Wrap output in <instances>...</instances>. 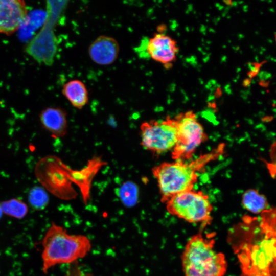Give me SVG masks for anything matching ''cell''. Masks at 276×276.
<instances>
[{"mask_svg":"<svg viewBox=\"0 0 276 276\" xmlns=\"http://www.w3.org/2000/svg\"><path fill=\"white\" fill-rule=\"evenodd\" d=\"M62 93L71 104L78 109L82 108L88 101V93L85 84L78 79L65 83Z\"/></svg>","mask_w":276,"mask_h":276,"instance_id":"12","label":"cell"},{"mask_svg":"<svg viewBox=\"0 0 276 276\" xmlns=\"http://www.w3.org/2000/svg\"><path fill=\"white\" fill-rule=\"evenodd\" d=\"M147 52L151 59L167 67L175 60L178 48L170 36L155 33L149 39Z\"/></svg>","mask_w":276,"mask_h":276,"instance_id":"9","label":"cell"},{"mask_svg":"<svg viewBox=\"0 0 276 276\" xmlns=\"http://www.w3.org/2000/svg\"><path fill=\"white\" fill-rule=\"evenodd\" d=\"M0 204L3 213L11 217L21 218L28 212L27 205L18 199L13 198L4 201Z\"/></svg>","mask_w":276,"mask_h":276,"instance_id":"14","label":"cell"},{"mask_svg":"<svg viewBox=\"0 0 276 276\" xmlns=\"http://www.w3.org/2000/svg\"><path fill=\"white\" fill-rule=\"evenodd\" d=\"M242 202L245 209L255 214L261 213L268 207L266 197L253 189H248L244 193Z\"/></svg>","mask_w":276,"mask_h":276,"instance_id":"13","label":"cell"},{"mask_svg":"<svg viewBox=\"0 0 276 276\" xmlns=\"http://www.w3.org/2000/svg\"><path fill=\"white\" fill-rule=\"evenodd\" d=\"M42 270L57 264L72 263L84 257L91 248L89 239L84 235H70L62 227L53 224L42 240Z\"/></svg>","mask_w":276,"mask_h":276,"instance_id":"3","label":"cell"},{"mask_svg":"<svg viewBox=\"0 0 276 276\" xmlns=\"http://www.w3.org/2000/svg\"><path fill=\"white\" fill-rule=\"evenodd\" d=\"M2 213H3V212H2L1 206V204H0V218H1Z\"/></svg>","mask_w":276,"mask_h":276,"instance_id":"17","label":"cell"},{"mask_svg":"<svg viewBox=\"0 0 276 276\" xmlns=\"http://www.w3.org/2000/svg\"><path fill=\"white\" fill-rule=\"evenodd\" d=\"M119 45L113 37L101 35L96 38L88 48V55L91 60L100 65L113 63L119 54Z\"/></svg>","mask_w":276,"mask_h":276,"instance_id":"10","label":"cell"},{"mask_svg":"<svg viewBox=\"0 0 276 276\" xmlns=\"http://www.w3.org/2000/svg\"><path fill=\"white\" fill-rule=\"evenodd\" d=\"M168 212L190 223L209 224L213 210L208 196L193 189L176 194L166 202Z\"/></svg>","mask_w":276,"mask_h":276,"instance_id":"5","label":"cell"},{"mask_svg":"<svg viewBox=\"0 0 276 276\" xmlns=\"http://www.w3.org/2000/svg\"><path fill=\"white\" fill-rule=\"evenodd\" d=\"M174 120L177 142L172 149V157L175 160L186 162L192 158L196 149L207 140V135L192 112L178 115Z\"/></svg>","mask_w":276,"mask_h":276,"instance_id":"6","label":"cell"},{"mask_svg":"<svg viewBox=\"0 0 276 276\" xmlns=\"http://www.w3.org/2000/svg\"><path fill=\"white\" fill-rule=\"evenodd\" d=\"M223 148V146L219 147L190 163L175 160L163 163L154 167L152 172L158 183L162 201L166 202L176 194L193 189L197 181V172L219 156Z\"/></svg>","mask_w":276,"mask_h":276,"instance_id":"2","label":"cell"},{"mask_svg":"<svg viewBox=\"0 0 276 276\" xmlns=\"http://www.w3.org/2000/svg\"><path fill=\"white\" fill-rule=\"evenodd\" d=\"M245 216L232 228L228 241L237 255L241 276H275V213Z\"/></svg>","mask_w":276,"mask_h":276,"instance_id":"1","label":"cell"},{"mask_svg":"<svg viewBox=\"0 0 276 276\" xmlns=\"http://www.w3.org/2000/svg\"><path fill=\"white\" fill-rule=\"evenodd\" d=\"M66 112L60 107H48L39 114L42 126L56 137H63L67 132Z\"/></svg>","mask_w":276,"mask_h":276,"instance_id":"11","label":"cell"},{"mask_svg":"<svg viewBox=\"0 0 276 276\" xmlns=\"http://www.w3.org/2000/svg\"><path fill=\"white\" fill-rule=\"evenodd\" d=\"M28 201L33 209L40 210L47 206L49 198L43 188L39 186H35L29 192Z\"/></svg>","mask_w":276,"mask_h":276,"instance_id":"15","label":"cell"},{"mask_svg":"<svg viewBox=\"0 0 276 276\" xmlns=\"http://www.w3.org/2000/svg\"><path fill=\"white\" fill-rule=\"evenodd\" d=\"M28 10L21 0H0V33L11 35L25 21Z\"/></svg>","mask_w":276,"mask_h":276,"instance_id":"8","label":"cell"},{"mask_svg":"<svg viewBox=\"0 0 276 276\" xmlns=\"http://www.w3.org/2000/svg\"><path fill=\"white\" fill-rule=\"evenodd\" d=\"M214 240L197 234L187 242L182 256L185 276H223L224 255L214 249Z\"/></svg>","mask_w":276,"mask_h":276,"instance_id":"4","label":"cell"},{"mask_svg":"<svg viewBox=\"0 0 276 276\" xmlns=\"http://www.w3.org/2000/svg\"><path fill=\"white\" fill-rule=\"evenodd\" d=\"M120 199L128 207L135 205L138 199V191L136 186L130 182L124 183L119 191Z\"/></svg>","mask_w":276,"mask_h":276,"instance_id":"16","label":"cell"},{"mask_svg":"<svg viewBox=\"0 0 276 276\" xmlns=\"http://www.w3.org/2000/svg\"><path fill=\"white\" fill-rule=\"evenodd\" d=\"M141 145L156 153L172 150L177 142V131L174 119L150 121L141 124Z\"/></svg>","mask_w":276,"mask_h":276,"instance_id":"7","label":"cell"}]
</instances>
